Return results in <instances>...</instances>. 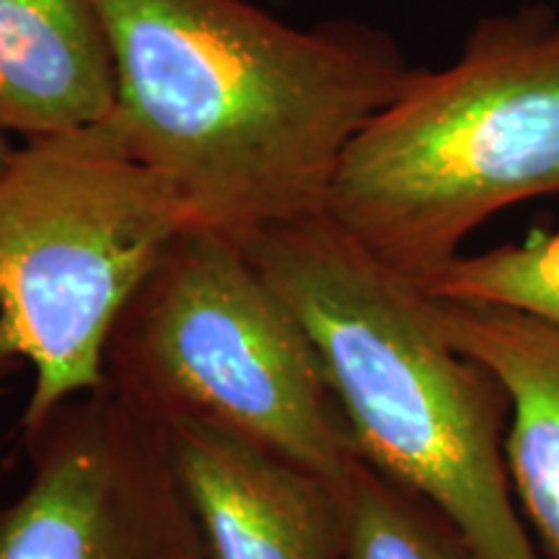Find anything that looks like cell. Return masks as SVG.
<instances>
[{"mask_svg": "<svg viewBox=\"0 0 559 559\" xmlns=\"http://www.w3.org/2000/svg\"><path fill=\"white\" fill-rule=\"evenodd\" d=\"M239 243L309 337L360 461L428 500L481 559H539L510 489L506 389L451 345L428 293L326 213Z\"/></svg>", "mask_w": 559, "mask_h": 559, "instance_id": "2", "label": "cell"}, {"mask_svg": "<svg viewBox=\"0 0 559 559\" xmlns=\"http://www.w3.org/2000/svg\"><path fill=\"white\" fill-rule=\"evenodd\" d=\"M166 432L207 559L345 555V489L198 419Z\"/></svg>", "mask_w": 559, "mask_h": 559, "instance_id": "7", "label": "cell"}, {"mask_svg": "<svg viewBox=\"0 0 559 559\" xmlns=\"http://www.w3.org/2000/svg\"><path fill=\"white\" fill-rule=\"evenodd\" d=\"M13 151H16V145L11 143V138L5 135V132H0V171H3L5 166H9Z\"/></svg>", "mask_w": 559, "mask_h": 559, "instance_id": "12", "label": "cell"}, {"mask_svg": "<svg viewBox=\"0 0 559 559\" xmlns=\"http://www.w3.org/2000/svg\"><path fill=\"white\" fill-rule=\"evenodd\" d=\"M190 210L115 122L24 140L0 171V373H34L21 430L107 383L117 319Z\"/></svg>", "mask_w": 559, "mask_h": 559, "instance_id": "4", "label": "cell"}, {"mask_svg": "<svg viewBox=\"0 0 559 559\" xmlns=\"http://www.w3.org/2000/svg\"><path fill=\"white\" fill-rule=\"evenodd\" d=\"M107 381L164 425L207 423L340 489L360 461L306 332L218 230L160 254L117 319Z\"/></svg>", "mask_w": 559, "mask_h": 559, "instance_id": "5", "label": "cell"}, {"mask_svg": "<svg viewBox=\"0 0 559 559\" xmlns=\"http://www.w3.org/2000/svg\"><path fill=\"white\" fill-rule=\"evenodd\" d=\"M117 66L99 0H0V132L24 140L102 124Z\"/></svg>", "mask_w": 559, "mask_h": 559, "instance_id": "9", "label": "cell"}, {"mask_svg": "<svg viewBox=\"0 0 559 559\" xmlns=\"http://www.w3.org/2000/svg\"><path fill=\"white\" fill-rule=\"evenodd\" d=\"M432 313L451 345L506 389L510 489L544 555L559 559V330L521 311L440 298Z\"/></svg>", "mask_w": 559, "mask_h": 559, "instance_id": "8", "label": "cell"}, {"mask_svg": "<svg viewBox=\"0 0 559 559\" xmlns=\"http://www.w3.org/2000/svg\"><path fill=\"white\" fill-rule=\"evenodd\" d=\"M0 559H207L166 425L107 381L24 430Z\"/></svg>", "mask_w": 559, "mask_h": 559, "instance_id": "6", "label": "cell"}, {"mask_svg": "<svg viewBox=\"0 0 559 559\" xmlns=\"http://www.w3.org/2000/svg\"><path fill=\"white\" fill-rule=\"evenodd\" d=\"M117 66L111 122L198 228L241 241L326 213L347 145L409 66L362 21L285 24L247 0H99Z\"/></svg>", "mask_w": 559, "mask_h": 559, "instance_id": "1", "label": "cell"}, {"mask_svg": "<svg viewBox=\"0 0 559 559\" xmlns=\"http://www.w3.org/2000/svg\"><path fill=\"white\" fill-rule=\"evenodd\" d=\"M342 559H481L440 510L358 461L345 487Z\"/></svg>", "mask_w": 559, "mask_h": 559, "instance_id": "10", "label": "cell"}, {"mask_svg": "<svg viewBox=\"0 0 559 559\" xmlns=\"http://www.w3.org/2000/svg\"><path fill=\"white\" fill-rule=\"evenodd\" d=\"M559 194V13L479 19L449 68L407 81L347 145L326 215L423 288L481 223Z\"/></svg>", "mask_w": 559, "mask_h": 559, "instance_id": "3", "label": "cell"}, {"mask_svg": "<svg viewBox=\"0 0 559 559\" xmlns=\"http://www.w3.org/2000/svg\"><path fill=\"white\" fill-rule=\"evenodd\" d=\"M423 290L453 304L528 313L559 330V228L534 230L481 254H459Z\"/></svg>", "mask_w": 559, "mask_h": 559, "instance_id": "11", "label": "cell"}]
</instances>
